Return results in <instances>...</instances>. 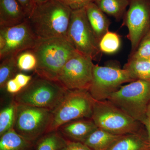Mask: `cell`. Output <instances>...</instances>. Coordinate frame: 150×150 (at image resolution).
Instances as JSON below:
<instances>
[{"instance_id": "6da1fadb", "label": "cell", "mask_w": 150, "mask_h": 150, "mask_svg": "<svg viewBox=\"0 0 150 150\" xmlns=\"http://www.w3.org/2000/svg\"><path fill=\"white\" fill-rule=\"evenodd\" d=\"M72 12L71 9L60 0H48L35 4L28 19L39 39H67Z\"/></svg>"}, {"instance_id": "7a4b0ae2", "label": "cell", "mask_w": 150, "mask_h": 150, "mask_svg": "<svg viewBox=\"0 0 150 150\" xmlns=\"http://www.w3.org/2000/svg\"><path fill=\"white\" fill-rule=\"evenodd\" d=\"M31 50L37 59L35 74L56 82L66 63L77 52L69 42L63 38L38 39Z\"/></svg>"}, {"instance_id": "3957f363", "label": "cell", "mask_w": 150, "mask_h": 150, "mask_svg": "<svg viewBox=\"0 0 150 150\" xmlns=\"http://www.w3.org/2000/svg\"><path fill=\"white\" fill-rule=\"evenodd\" d=\"M67 91L58 82L37 75L27 86L14 95L13 100L17 104L53 110L61 102Z\"/></svg>"}, {"instance_id": "277c9868", "label": "cell", "mask_w": 150, "mask_h": 150, "mask_svg": "<svg viewBox=\"0 0 150 150\" xmlns=\"http://www.w3.org/2000/svg\"><path fill=\"white\" fill-rule=\"evenodd\" d=\"M94 99L86 90H68L60 103L52 110L48 132L74 120L91 118Z\"/></svg>"}, {"instance_id": "5b68a950", "label": "cell", "mask_w": 150, "mask_h": 150, "mask_svg": "<svg viewBox=\"0 0 150 150\" xmlns=\"http://www.w3.org/2000/svg\"><path fill=\"white\" fill-rule=\"evenodd\" d=\"M91 119L98 128L115 135L139 131L144 125L108 100H94Z\"/></svg>"}, {"instance_id": "8992f818", "label": "cell", "mask_w": 150, "mask_h": 150, "mask_svg": "<svg viewBox=\"0 0 150 150\" xmlns=\"http://www.w3.org/2000/svg\"><path fill=\"white\" fill-rule=\"evenodd\" d=\"M107 100L142 123L147 114L150 103V83L134 81L121 86Z\"/></svg>"}, {"instance_id": "52a82bcc", "label": "cell", "mask_w": 150, "mask_h": 150, "mask_svg": "<svg viewBox=\"0 0 150 150\" xmlns=\"http://www.w3.org/2000/svg\"><path fill=\"white\" fill-rule=\"evenodd\" d=\"M67 39L79 54L93 61L100 59L102 53L89 23L85 7L72 10Z\"/></svg>"}, {"instance_id": "ba28073f", "label": "cell", "mask_w": 150, "mask_h": 150, "mask_svg": "<svg viewBox=\"0 0 150 150\" xmlns=\"http://www.w3.org/2000/svg\"><path fill=\"white\" fill-rule=\"evenodd\" d=\"M52 116L50 109L17 103L13 129L32 142L47 133Z\"/></svg>"}, {"instance_id": "9c48e42d", "label": "cell", "mask_w": 150, "mask_h": 150, "mask_svg": "<svg viewBox=\"0 0 150 150\" xmlns=\"http://www.w3.org/2000/svg\"><path fill=\"white\" fill-rule=\"evenodd\" d=\"M135 81L125 69L116 66L94 65L91 84L88 91L96 100H107L123 83Z\"/></svg>"}, {"instance_id": "30bf717a", "label": "cell", "mask_w": 150, "mask_h": 150, "mask_svg": "<svg viewBox=\"0 0 150 150\" xmlns=\"http://www.w3.org/2000/svg\"><path fill=\"white\" fill-rule=\"evenodd\" d=\"M38 39L28 18L17 25L0 27V60L31 50Z\"/></svg>"}, {"instance_id": "8fae6325", "label": "cell", "mask_w": 150, "mask_h": 150, "mask_svg": "<svg viewBox=\"0 0 150 150\" xmlns=\"http://www.w3.org/2000/svg\"><path fill=\"white\" fill-rule=\"evenodd\" d=\"M94 64L91 59L77 52L66 63L57 82L68 90H86L91 84Z\"/></svg>"}, {"instance_id": "7c38bea8", "label": "cell", "mask_w": 150, "mask_h": 150, "mask_svg": "<svg viewBox=\"0 0 150 150\" xmlns=\"http://www.w3.org/2000/svg\"><path fill=\"white\" fill-rule=\"evenodd\" d=\"M123 19V25L128 28L127 37L131 42L132 54L150 30V0H130Z\"/></svg>"}, {"instance_id": "4fadbf2b", "label": "cell", "mask_w": 150, "mask_h": 150, "mask_svg": "<svg viewBox=\"0 0 150 150\" xmlns=\"http://www.w3.org/2000/svg\"><path fill=\"white\" fill-rule=\"evenodd\" d=\"M98 128L91 118H83L65 123L60 126L58 131L72 140L71 141L83 143Z\"/></svg>"}, {"instance_id": "5bb4252c", "label": "cell", "mask_w": 150, "mask_h": 150, "mask_svg": "<svg viewBox=\"0 0 150 150\" xmlns=\"http://www.w3.org/2000/svg\"><path fill=\"white\" fill-rule=\"evenodd\" d=\"M28 18L24 10L17 0H0V27L21 24Z\"/></svg>"}, {"instance_id": "9a60e30c", "label": "cell", "mask_w": 150, "mask_h": 150, "mask_svg": "<svg viewBox=\"0 0 150 150\" xmlns=\"http://www.w3.org/2000/svg\"><path fill=\"white\" fill-rule=\"evenodd\" d=\"M108 150H150L144 126L137 132L121 136Z\"/></svg>"}, {"instance_id": "2e32d148", "label": "cell", "mask_w": 150, "mask_h": 150, "mask_svg": "<svg viewBox=\"0 0 150 150\" xmlns=\"http://www.w3.org/2000/svg\"><path fill=\"white\" fill-rule=\"evenodd\" d=\"M85 8L89 23L99 43L103 36L109 31L110 22L94 2L88 4Z\"/></svg>"}, {"instance_id": "e0dca14e", "label": "cell", "mask_w": 150, "mask_h": 150, "mask_svg": "<svg viewBox=\"0 0 150 150\" xmlns=\"http://www.w3.org/2000/svg\"><path fill=\"white\" fill-rule=\"evenodd\" d=\"M121 136L98 128L83 143L92 150H108Z\"/></svg>"}, {"instance_id": "ac0fdd59", "label": "cell", "mask_w": 150, "mask_h": 150, "mask_svg": "<svg viewBox=\"0 0 150 150\" xmlns=\"http://www.w3.org/2000/svg\"><path fill=\"white\" fill-rule=\"evenodd\" d=\"M32 142L13 128L1 136L0 150H28L32 146Z\"/></svg>"}, {"instance_id": "d6986e66", "label": "cell", "mask_w": 150, "mask_h": 150, "mask_svg": "<svg viewBox=\"0 0 150 150\" xmlns=\"http://www.w3.org/2000/svg\"><path fill=\"white\" fill-rule=\"evenodd\" d=\"M130 0H95L94 3L105 14L120 21L129 7Z\"/></svg>"}, {"instance_id": "ffe728a7", "label": "cell", "mask_w": 150, "mask_h": 150, "mask_svg": "<svg viewBox=\"0 0 150 150\" xmlns=\"http://www.w3.org/2000/svg\"><path fill=\"white\" fill-rule=\"evenodd\" d=\"M68 141L58 131L48 132L38 142L36 150H64Z\"/></svg>"}, {"instance_id": "44dd1931", "label": "cell", "mask_w": 150, "mask_h": 150, "mask_svg": "<svg viewBox=\"0 0 150 150\" xmlns=\"http://www.w3.org/2000/svg\"><path fill=\"white\" fill-rule=\"evenodd\" d=\"M123 68L130 73L135 80H142L150 83V60H128Z\"/></svg>"}, {"instance_id": "7402d4cb", "label": "cell", "mask_w": 150, "mask_h": 150, "mask_svg": "<svg viewBox=\"0 0 150 150\" xmlns=\"http://www.w3.org/2000/svg\"><path fill=\"white\" fill-rule=\"evenodd\" d=\"M18 55L11 56L1 61L0 64V88H5L7 83L21 72L17 63Z\"/></svg>"}, {"instance_id": "603a6c76", "label": "cell", "mask_w": 150, "mask_h": 150, "mask_svg": "<svg viewBox=\"0 0 150 150\" xmlns=\"http://www.w3.org/2000/svg\"><path fill=\"white\" fill-rule=\"evenodd\" d=\"M17 103L13 100L0 112V136L13 128L16 115Z\"/></svg>"}, {"instance_id": "cb8c5ba5", "label": "cell", "mask_w": 150, "mask_h": 150, "mask_svg": "<svg viewBox=\"0 0 150 150\" xmlns=\"http://www.w3.org/2000/svg\"><path fill=\"white\" fill-rule=\"evenodd\" d=\"M98 45L101 53L108 54H114L121 47V37L116 33L109 30L103 36Z\"/></svg>"}, {"instance_id": "d4e9b609", "label": "cell", "mask_w": 150, "mask_h": 150, "mask_svg": "<svg viewBox=\"0 0 150 150\" xmlns=\"http://www.w3.org/2000/svg\"><path fill=\"white\" fill-rule=\"evenodd\" d=\"M17 63L21 72L34 71L37 65V59L31 50H27L18 55Z\"/></svg>"}, {"instance_id": "484cf974", "label": "cell", "mask_w": 150, "mask_h": 150, "mask_svg": "<svg viewBox=\"0 0 150 150\" xmlns=\"http://www.w3.org/2000/svg\"><path fill=\"white\" fill-rule=\"evenodd\" d=\"M128 60H150V29L140 41L137 50L130 54Z\"/></svg>"}, {"instance_id": "4316f807", "label": "cell", "mask_w": 150, "mask_h": 150, "mask_svg": "<svg viewBox=\"0 0 150 150\" xmlns=\"http://www.w3.org/2000/svg\"><path fill=\"white\" fill-rule=\"evenodd\" d=\"M72 10L85 7L88 4L94 2L95 0H60Z\"/></svg>"}, {"instance_id": "83f0119b", "label": "cell", "mask_w": 150, "mask_h": 150, "mask_svg": "<svg viewBox=\"0 0 150 150\" xmlns=\"http://www.w3.org/2000/svg\"><path fill=\"white\" fill-rule=\"evenodd\" d=\"M22 7L28 18L29 17L35 7V3L34 0H17Z\"/></svg>"}, {"instance_id": "f1b7e54d", "label": "cell", "mask_w": 150, "mask_h": 150, "mask_svg": "<svg viewBox=\"0 0 150 150\" xmlns=\"http://www.w3.org/2000/svg\"><path fill=\"white\" fill-rule=\"evenodd\" d=\"M6 88L8 92L13 94L14 95L18 93L23 89L22 88L14 78L11 79L7 82Z\"/></svg>"}, {"instance_id": "f546056e", "label": "cell", "mask_w": 150, "mask_h": 150, "mask_svg": "<svg viewBox=\"0 0 150 150\" xmlns=\"http://www.w3.org/2000/svg\"><path fill=\"white\" fill-rule=\"evenodd\" d=\"M14 79L23 89L27 86L33 79L32 76L20 72L17 74Z\"/></svg>"}, {"instance_id": "4dcf8cb0", "label": "cell", "mask_w": 150, "mask_h": 150, "mask_svg": "<svg viewBox=\"0 0 150 150\" xmlns=\"http://www.w3.org/2000/svg\"><path fill=\"white\" fill-rule=\"evenodd\" d=\"M64 150H92L82 142L68 141Z\"/></svg>"}, {"instance_id": "1f68e13d", "label": "cell", "mask_w": 150, "mask_h": 150, "mask_svg": "<svg viewBox=\"0 0 150 150\" xmlns=\"http://www.w3.org/2000/svg\"><path fill=\"white\" fill-rule=\"evenodd\" d=\"M142 123L144 126L147 134L148 142L150 148V113H147L145 119L142 122Z\"/></svg>"}, {"instance_id": "d6a6232c", "label": "cell", "mask_w": 150, "mask_h": 150, "mask_svg": "<svg viewBox=\"0 0 150 150\" xmlns=\"http://www.w3.org/2000/svg\"><path fill=\"white\" fill-rule=\"evenodd\" d=\"M34 1L36 4H39V3L44 2L48 0H34Z\"/></svg>"}, {"instance_id": "836d02e7", "label": "cell", "mask_w": 150, "mask_h": 150, "mask_svg": "<svg viewBox=\"0 0 150 150\" xmlns=\"http://www.w3.org/2000/svg\"><path fill=\"white\" fill-rule=\"evenodd\" d=\"M148 113H150V103L148 107Z\"/></svg>"}]
</instances>
